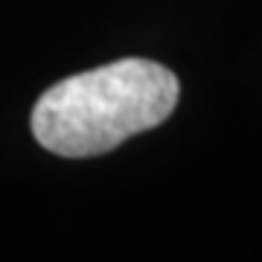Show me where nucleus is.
Instances as JSON below:
<instances>
[{
  "instance_id": "1",
  "label": "nucleus",
  "mask_w": 262,
  "mask_h": 262,
  "mask_svg": "<svg viewBox=\"0 0 262 262\" xmlns=\"http://www.w3.org/2000/svg\"><path fill=\"white\" fill-rule=\"evenodd\" d=\"M178 96L169 67L120 58L47 88L32 108V134L53 155L94 158L169 120Z\"/></svg>"
}]
</instances>
